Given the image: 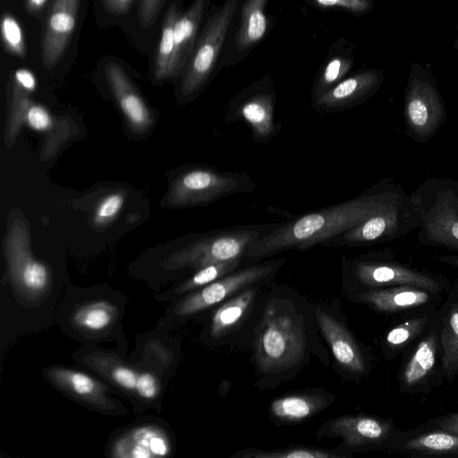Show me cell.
Instances as JSON below:
<instances>
[{
    "label": "cell",
    "mask_w": 458,
    "mask_h": 458,
    "mask_svg": "<svg viewBox=\"0 0 458 458\" xmlns=\"http://www.w3.org/2000/svg\"><path fill=\"white\" fill-rule=\"evenodd\" d=\"M391 193L381 191L362 194L278 224L253 242L248 247L246 256L260 258L290 249L305 250L324 244L376 212Z\"/></svg>",
    "instance_id": "cell-1"
},
{
    "label": "cell",
    "mask_w": 458,
    "mask_h": 458,
    "mask_svg": "<svg viewBox=\"0 0 458 458\" xmlns=\"http://www.w3.org/2000/svg\"><path fill=\"white\" fill-rule=\"evenodd\" d=\"M277 225H240L203 234L171 255L165 261V267L197 270L210 264L242 259L253 242Z\"/></svg>",
    "instance_id": "cell-2"
},
{
    "label": "cell",
    "mask_w": 458,
    "mask_h": 458,
    "mask_svg": "<svg viewBox=\"0 0 458 458\" xmlns=\"http://www.w3.org/2000/svg\"><path fill=\"white\" fill-rule=\"evenodd\" d=\"M301 324L290 314L266 308L256 340V360L262 372L288 369L298 364L305 351Z\"/></svg>",
    "instance_id": "cell-3"
},
{
    "label": "cell",
    "mask_w": 458,
    "mask_h": 458,
    "mask_svg": "<svg viewBox=\"0 0 458 458\" xmlns=\"http://www.w3.org/2000/svg\"><path fill=\"white\" fill-rule=\"evenodd\" d=\"M241 2L242 0H225L207 20L182 73L179 89L182 98H194L209 81Z\"/></svg>",
    "instance_id": "cell-4"
},
{
    "label": "cell",
    "mask_w": 458,
    "mask_h": 458,
    "mask_svg": "<svg viewBox=\"0 0 458 458\" xmlns=\"http://www.w3.org/2000/svg\"><path fill=\"white\" fill-rule=\"evenodd\" d=\"M254 189L255 182L245 173L196 166L175 179L168 202L180 207L205 205L232 194L251 192Z\"/></svg>",
    "instance_id": "cell-5"
},
{
    "label": "cell",
    "mask_w": 458,
    "mask_h": 458,
    "mask_svg": "<svg viewBox=\"0 0 458 458\" xmlns=\"http://www.w3.org/2000/svg\"><path fill=\"white\" fill-rule=\"evenodd\" d=\"M5 256L16 289L24 297L40 298L50 284V273L44 263L33 257L28 227L21 218L13 219L10 225L5 239Z\"/></svg>",
    "instance_id": "cell-6"
},
{
    "label": "cell",
    "mask_w": 458,
    "mask_h": 458,
    "mask_svg": "<svg viewBox=\"0 0 458 458\" xmlns=\"http://www.w3.org/2000/svg\"><path fill=\"white\" fill-rule=\"evenodd\" d=\"M275 100V90L268 83H255L240 92L228 104L225 121H243L250 128L253 140L266 145L282 127V123L276 120Z\"/></svg>",
    "instance_id": "cell-7"
},
{
    "label": "cell",
    "mask_w": 458,
    "mask_h": 458,
    "mask_svg": "<svg viewBox=\"0 0 458 458\" xmlns=\"http://www.w3.org/2000/svg\"><path fill=\"white\" fill-rule=\"evenodd\" d=\"M281 264L282 260H277L272 264L253 266L226 275L185 297L176 305L174 313L178 316H189L207 310L237 291L267 277Z\"/></svg>",
    "instance_id": "cell-8"
},
{
    "label": "cell",
    "mask_w": 458,
    "mask_h": 458,
    "mask_svg": "<svg viewBox=\"0 0 458 458\" xmlns=\"http://www.w3.org/2000/svg\"><path fill=\"white\" fill-rule=\"evenodd\" d=\"M81 0H53L40 45L41 61L53 69L66 52L77 26Z\"/></svg>",
    "instance_id": "cell-9"
},
{
    "label": "cell",
    "mask_w": 458,
    "mask_h": 458,
    "mask_svg": "<svg viewBox=\"0 0 458 458\" xmlns=\"http://www.w3.org/2000/svg\"><path fill=\"white\" fill-rule=\"evenodd\" d=\"M404 115L407 127L416 136L433 135L445 119L442 99L428 81L414 78L405 94Z\"/></svg>",
    "instance_id": "cell-10"
},
{
    "label": "cell",
    "mask_w": 458,
    "mask_h": 458,
    "mask_svg": "<svg viewBox=\"0 0 458 458\" xmlns=\"http://www.w3.org/2000/svg\"><path fill=\"white\" fill-rule=\"evenodd\" d=\"M398 218L399 201L397 196L391 193L376 212L324 244L357 246L385 240L396 233Z\"/></svg>",
    "instance_id": "cell-11"
},
{
    "label": "cell",
    "mask_w": 458,
    "mask_h": 458,
    "mask_svg": "<svg viewBox=\"0 0 458 458\" xmlns=\"http://www.w3.org/2000/svg\"><path fill=\"white\" fill-rule=\"evenodd\" d=\"M355 277L369 287L412 285L437 293L439 284L428 275L397 264L360 260L353 265Z\"/></svg>",
    "instance_id": "cell-12"
},
{
    "label": "cell",
    "mask_w": 458,
    "mask_h": 458,
    "mask_svg": "<svg viewBox=\"0 0 458 458\" xmlns=\"http://www.w3.org/2000/svg\"><path fill=\"white\" fill-rule=\"evenodd\" d=\"M421 211L423 232L433 244L458 250V201L451 191L439 192Z\"/></svg>",
    "instance_id": "cell-13"
},
{
    "label": "cell",
    "mask_w": 458,
    "mask_h": 458,
    "mask_svg": "<svg viewBox=\"0 0 458 458\" xmlns=\"http://www.w3.org/2000/svg\"><path fill=\"white\" fill-rule=\"evenodd\" d=\"M381 77L377 72L366 71L340 81L318 98L312 106L320 113L348 109L367 98L378 86Z\"/></svg>",
    "instance_id": "cell-14"
},
{
    "label": "cell",
    "mask_w": 458,
    "mask_h": 458,
    "mask_svg": "<svg viewBox=\"0 0 458 458\" xmlns=\"http://www.w3.org/2000/svg\"><path fill=\"white\" fill-rule=\"evenodd\" d=\"M104 73L130 125L136 131H145L151 124L149 110L123 68L117 62L109 60L104 66Z\"/></svg>",
    "instance_id": "cell-15"
},
{
    "label": "cell",
    "mask_w": 458,
    "mask_h": 458,
    "mask_svg": "<svg viewBox=\"0 0 458 458\" xmlns=\"http://www.w3.org/2000/svg\"><path fill=\"white\" fill-rule=\"evenodd\" d=\"M394 430L391 421L372 416H344L330 422V431L351 447L381 444L392 437Z\"/></svg>",
    "instance_id": "cell-16"
},
{
    "label": "cell",
    "mask_w": 458,
    "mask_h": 458,
    "mask_svg": "<svg viewBox=\"0 0 458 458\" xmlns=\"http://www.w3.org/2000/svg\"><path fill=\"white\" fill-rule=\"evenodd\" d=\"M170 451V441L164 430L152 425L140 426L124 433L112 446L115 457H162Z\"/></svg>",
    "instance_id": "cell-17"
},
{
    "label": "cell",
    "mask_w": 458,
    "mask_h": 458,
    "mask_svg": "<svg viewBox=\"0 0 458 458\" xmlns=\"http://www.w3.org/2000/svg\"><path fill=\"white\" fill-rule=\"evenodd\" d=\"M316 318L337 362L352 373H363V355L346 328L320 309L316 310Z\"/></svg>",
    "instance_id": "cell-18"
},
{
    "label": "cell",
    "mask_w": 458,
    "mask_h": 458,
    "mask_svg": "<svg viewBox=\"0 0 458 458\" xmlns=\"http://www.w3.org/2000/svg\"><path fill=\"white\" fill-rule=\"evenodd\" d=\"M210 0H194L174 25V63L178 74L186 67L197 43L200 24Z\"/></svg>",
    "instance_id": "cell-19"
},
{
    "label": "cell",
    "mask_w": 458,
    "mask_h": 458,
    "mask_svg": "<svg viewBox=\"0 0 458 458\" xmlns=\"http://www.w3.org/2000/svg\"><path fill=\"white\" fill-rule=\"evenodd\" d=\"M439 350V334L433 328L418 343L403 368L401 386L404 390H414L429 379L435 371Z\"/></svg>",
    "instance_id": "cell-20"
},
{
    "label": "cell",
    "mask_w": 458,
    "mask_h": 458,
    "mask_svg": "<svg viewBox=\"0 0 458 458\" xmlns=\"http://www.w3.org/2000/svg\"><path fill=\"white\" fill-rule=\"evenodd\" d=\"M436 294L412 285H399L373 290L359 295L361 301L371 304L380 311L395 312L428 303Z\"/></svg>",
    "instance_id": "cell-21"
},
{
    "label": "cell",
    "mask_w": 458,
    "mask_h": 458,
    "mask_svg": "<svg viewBox=\"0 0 458 458\" xmlns=\"http://www.w3.org/2000/svg\"><path fill=\"white\" fill-rule=\"evenodd\" d=\"M267 0H245L242 5L241 23L234 37L236 54L247 53L265 36L267 19L264 9Z\"/></svg>",
    "instance_id": "cell-22"
},
{
    "label": "cell",
    "mask_w": 458,
    "mask_h": 458,
    "mask_svg": "<svg viewBox=\"0 0 458 458\" xmlns=\"http://www.w3.org/2000/svg\"><path fill=\"white\" fill-rule=\"evenodd\" d=\"M180 13L177 4L173 3L165 14L153 59V73L157 81H165L178 75L174 63V25Z\"/></svg>",
    "instance_id": "cell-23"
},
{
    "label": "cell",
    "mask_w": 458,
    "mask_h": 458,
    "mask_svg": "<svg viewBox=\"0 0 458 458\" xmlns=\"http://www.w3.org/2000/svg\"><path fill=\"white\" fill-rule=\"evenodd\" d=\"M397 450L420 455H458V434L441 428L411 436Z\"/></svg>",
    "instance_id": "cell-24"
},
{
    "label": "cell",
    "mask_w": 458,
    "mask_h": 458,
    "mask_svg": "<svg viewBox=\"0 0 458 458\" xmlns=\"http://www.w3.org/2000/svg\"><path fill=\"white\" fill-rule=\"evenodd\" d=\"M48 375L55 383L81 399L98 403L105 399V386L86 373L53 368L48 371Z\"/></svg>",
    "instance_id": "cell-25"
},
{
    "label": "cell",
    "mask_w": 458,
    "mask_h": 458,
    "mask_svg": "<svg viewBox=\"0 0 458 458\" xmlns=\"http://www.w3.org/2000/svg\"><path fill=\"white\" fill-rule=\"evenodd\" d=\"M327 405V400L320 395L293 394L274 400L270 410L281 420L296 422L314 415Z\"/></svg>",
    "instance_id": "cell-26"
},
{
    "label": "cell",
    "mask_w": 458,
    "mask_h": 458,
    "mask_svg": "<svg viewBox=\"0 0 458 458\" xmlns=\"http://www.w3.org/2000/svg\"><path fill=\"white\" fill-rule=\"evenodd\" d=\"M439 347L443 373L453 380L458 375V302L452 304L445 315Z\"/></svg>",
    "instance_id": "cell-27"
},
{
    "label": "cell",
    "mask_w": 458,
    "mask_h": 458,
    "mask_svg": "<svg viewBox=\"0 0 458 458\" xmlns=\"http://www.w3.org/2000/svg\"><path fill=\"white\" fill-rule=\"evenodd\" d=\"M255 294L254 289H248L219 307L212 317L211 335L217 338L231 331L250 307Z\"/></svg>",
    "instance_id": "cell-28"
},
{
    "label": "cell",
    "mask_w": 458,
    "mask_h": 458,
    "mask_svg": "<svg viewBox=\"0 0 458 458\" xmlns=\"http://www.w3.org/2000/svg\"><path fill=\"white\" fill-rule=\"evenodd\" d=\"M117 314L116 308L104 301L85 303L72 314L73 323L81 329L100 331L113 322Z\"/></svg>",
    "instance_id": "cell-29"
},
{
    "label": "cell",
    "mask_w": 458,
    "mask_h": 458,
    "mask_svg": "<svg viewBox=\"0 0 458 458\" xmlns=\"http://www.w3.org/2000/svg\"><path fill=\"white\" fill-rule=\"evenodd\" d=\"M241 259H237L217 262L197 269L196 273L177 289V293H182L203 287L230 274L238 267Z\"/></svg>",
    "instance_id": "cell-30"
},
{
    "label": "cell",
    "mask_w": 458,
    "mask_h": 458,
    "mask_svg": "<svg viewBox=\"0 0 458 458\" xmlns=\"http://www.w3.org/2000/svg\"><path fill=\"white\" fill-rule=\"evenodd\" d=\"M428 316L410 318L391 328L386 335V344L392 351H398L412 341L425 328Z\"/></svg>",
    "instance_id": "cell-31"
},
{
    "label": "cell",
    "mask_w": 458,
    "mask_h": 458,
    "mask_svg": "<svg viewBox=\"0 0 458 458\" xmlns=\"http://www.w3.org/2000/svg\"><path fill=\"white\" fill-rule=\"evenodd\" d=\"M0 30L5 48L17 57H24L26 46L22 28L18 20L9 13L1 18Z\"/></svg>",
    "instance_id": "cell-32"
},
{
    "label": "cell",
    "mask_w": 458,
    "mask_h": 458,
    "mask_svg": "<svg viewBox=\"0 0 458 458\" xmlns=\"http://www.w3.org/2000/svg\"><path fill=\"white\" fill-rule=\"evenodd\" d=\"M351 64L342 57L332 58L325 66L322 73L315 83L312 101L321 97L335 86L349 70Z\"/></svg>",
    "instance_id": "cell-33"
},
{
    "label": "cell",
    "mask_w": 458,
    "mask_h": 458,
    "mask_svg": "<svg viewBox=\"0 0 458 458\" xmlns=\"http://www.w3.org/2000/svg\"><path fill=\"white\" fill-rule=\"evenodd\" d=\"M234 456L246 458H339L344 455L333 454L321 449L295 447L273 451L248 450L243 454L238 453Z\"/></svg>",
    "instance_id": "cell-34"
},
{
    "label": "cell",
    "mask_w": 458,
    "mask_h": 458,
    "mask_svg": "<svg viewBox=\"0 0 458 458\" xmlns=\"http://www.w3.org/2000/svg\"><path fill=\"white\" fill-rule=\"evenodd\" d=\"M124 197L116 192L106 196L96 209L94 222L97 225H106L112 221L123 206Z\"/></svg>",
    "instance_id": "cell-35"
},
{
    "label": "cell",
    "mask_w": 458,
    "mask_h": 458,
    "mask_svg": "<svg viewBox=\"0 0 458 458\" xmlns=\"http://www.w3.org/2000/svg\"><path fill=\"white\" fill-rule=\"evenodd\" d=\"M159 390L157 377L149 372L138 374L135 390L137 394L145 400L154 399Z\"/></svg>",
    "instance_id": "cell-36"
},
{
    "label": "cell",
    "mask_w": 458,
    "mask_h": 458,
    "mask_svg": "<svg viewBox=\"0 0 458 458\" xmlns=\"http://www.w3.org/2000/svg\"><path fill=\"white\" fill-rule=\"evenodd\" d=\"M165 0H139V19L141 25L148 28L158 16Z\"/></svg>",
    "instance_id": "cell-37"
},
{
    "label": "cell",
    "mask_w": 458,
    "mask_h": 458,
    "mask_svg": "<svg viewBox=\"0 0 458 458\" xmlns=\"http://www.w3.org/2000/svg\"><path fill=\"white\" fill-rule=\"evenodd\" d=\"M29 125L36 131H46L51 125V117L46 108L39 105H30L26 113Z\"/></svg>",
    "instance_id": "cell-38"
},
{
    "label": "cell",
    "mask_w": 458,
    "mask_h": 458,
    "mask_svg": "<svg viewBox=\"0 0 458 458\" xmlns=\"http://www.w3.org/2000/svg\"><path fill=\"white\" fill-rule=\"evenodd\" d=\"M113 380L123 388L135 390L138 373L129 367L115 365L110 370Z\"/></svg>",
    "instance_id": "cell-39"
},
{
    "label": "cell",
    "mask_w": 458,
    "mask_h": 458,
    "mask_svg": "<svg viewBox=\"0 0 458 458\" xmlns=\"http://www.w3.org/2000/svg\"><path fill=\"white\" fill-rule=\"evenodd\" d=\"M321 7H343L352 12H363L369 7V0H314Z\"/></svg>",
    "instance_id": "cell-40"
},
{
    "label": "cell",
    "mask_w": 458,
    "mask_h": 458,
    "mask_svg": "<svg viewBox=\"0 0 458 458\" xmlns=\"http://www.w3.org/2000/svg\"><path fill=\"white\" fill-rule=\"evenodd\" d=\"M13 80L26 92H32L37 87V81L35 75L31 71L20 68L13 72Z\"/></svg>",
    "instance_id": "cell-41"
},
{
    "label": "cell",
    "mask_w": 458,
    "mask_h": 458,
    "mask_svg": "<svg viewBox=\"0 0 458 458\" xmlns=\"http://www.w3.org/2000/svg\"><path fill=\"white\" fill-rule=\"evenodd\" d=\"M135 0H102L106 9L117 15L126 13Z\"/></svg>",
    "instance_id": "cell-42"
},
{
    "label": "cell",
    "mask_w": 458,
    "mask_h": 458,
    "mask_svg": "<svg viewBox=\"0 0 458 458\" xmlns=\"http://www.w3.org/2000/svg\"><path fill=\"white\" fill-rule=\"evenodd\" d=\"M435 424L438 428L458 434V412L443 416Z\"/></svg>",
    "instance_id": "cell-43"
},
{
    "label": "cell",
    "mask_w": 458,
    "mask_h": 458,
    "mask_svg": "<svg viewBox=\"0 0 458 458\" xmlns=\"http://www.w3.org/2000/svg\"><path fill=\"white\" fill-rule=\"evenodd\" d=\"M49 0H25L26 11L35 17L40 16L46 10Z\"/></svg>",
    "instance_id": "cell-44"
},
{
    "label": "cell",
    "mask_w": 458,
    "mask_h": 458,
    "mask_svg": "<svg viewBox=\"0 0 458 458\" xmlns=\"http://www.w3.org/2000/svg\"><path fill=\"white\" fill-rule=\"evenodd\" d=\"M440 259L445 263H448L458 267V256H445L441 257Z\"/></svg>",
    "instance_id": "cell-45"
},
{
    "label": "cell",
    "mask_w": 458,
    "mask_h": 458,
    "mask_svg": "<svg viewBox=\"0 0 458 458\" xmlns=\"http://www.w3.org/2000/svg\"><path fill=\"white\" fill-rule=\"evenodd\" d=\"M1 1H4V0H1Z\"/></svg>",
    "instance_id": "cell-46"
}]
</instances>
